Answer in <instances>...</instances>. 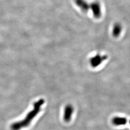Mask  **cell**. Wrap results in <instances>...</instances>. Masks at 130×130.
I'll use <instances>...</instances> for the list:
<instances>
[{"label":"cell","mask_w":130,"mask_h":130,"mask_svg":"<svg viewBox=\"0 0 130 130\" xmlns=\"http://www.w3.org/2000/svg\"><path fill=\"white\" fill-rule=\"evenodd\" d=\"M107 57V56H101L100 54H97L91 57L89 60L91 66L93 68H95L102 63L104 61L106 60Z\"/></svg>","instance_id":"2"},{"label":"cell","mask_w":130,"mask_h":130,"mask_svg":"<svg viewBox=\"0 0 130 130\" xmlns=\"http://www.w3.org/2000/svg\"><path fill=\"white\" fill-rule=\"evenodd\" d=\"M121 26L118 24H116V25H114L113 27V35L115 37L118 36L121 33Z\"/></svg>","instance_id":"7"},{"label":"cell","mask_w":130,"mask_h":130,"mask_svg":"<svg viewBox=\"0 0 130 130\" xmlns=\"http://www.w3.org/2000/svg\"><path fill=\"white\" fill-rule=\"evenodd\" d=\"M44 103L45 100L42 98L34 103L32 109L28 112L23 120L13 123L10 126L11 130H20L29 126L33 119L41 111L42 106Z\"/></svg>","instance_id":"1"},{"label":"cell","mask_w":130,"mask_h":130,"mask_svg":"<svg viewBox=\"0 0 130 130\" xmlns=\"http://www.w3.org/2000/svg\"><path fill=\"white\" fill-rule=\"evenodd\" d=\"M112 122L114 125H124L126 124L127 120L126 118L124 117H115L112 119Z\"/></svg>","instance_id":"6"},{"label":"cell","mask_w":130,"mask_h":130,"mask_svg":"<svg viewBox=\"0 0 130 130\" xmlns=\"http://www.w3.org/2000/svg\"><path fill=\"white\" fill-rule=\"evenodd\" d=\"M76 5L84 12H86L90 9V5L85 0H75Z\"/></svg>","instance_id":"5"},{"label":"cell","mask_w":130,"mask_h":130,"mask_svg":"<svg viewBox=\"0 0 130 130\" xmlns=\"http://www.w3.org/2000/svg\"><path fill=\"white\" fill-rule=\"evenodd\" d=\"M90 9L92 10L93 15L95 18H99L101 15V6L98 2H94L90 4Z\"/></svg>","instance_id":"4"},{"label":"cell","mask_w":130,"mask_h":130,"mask_svg":"<svg viewBox=\"0 0 130 130\" xmlns=\"http://www.w3.org/2000/svg\"><path fill=\"white\" fill-rule=\"evenodd\" d=\"M73 112L74 107L72 105L68 104L66 106L63 115V119L66 122H69L71 121Z\"/></svg>","instance_id":"3"},{"label":"cell","mask_w":130,"mask_h":130,"mask_svg":"<svg viewBox=\"0 0 130 130\" xmlns=\"http://www.w3.org/2000/svg\"></svg>","instance_id":"8"}]
</instances>
